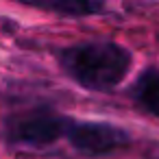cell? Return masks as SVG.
Returning <instances> with one entry per match:
<instances>
[{
	"instance_id": "cell-1",
	"label": "cell",
	"mask_w": 159,
	"mask_h": 159,
	"mask_svg": "<svg viewBox=\"0 0 159 159\" xmlns=\"http://www.w3.org/2000/svg\"><path fill=\"white\" fill-rule=\"evenodd\" d=\"M59 63L70 79L92 92L116 89L133 66V55L116 42H83L59 52Z\"/></svg>"
},
{
	"instance_id": "cell-2",
	"label": "cell",
	"mask_w": 159,
	"mask_h": 159,
	"mask_svg": "<svg viewBox=\"0 0 159 159\" xmlns=\"http://www.w3.org/2000/svg\"><path fill=\"white\" fill-rule=\"evenodd\" d=\"M66 135L70 144L85 155L98 157L120 150L129 144V133L120 126L105 124V122H68Z\"/></svg>"
},
{
	"instance_id": "cell-3",
	"label": "cell",
	"mask_w": 159,
	"mask_h": 159,
	"mask_svg": "<svg viewBox=\"0 0 159 159\" xmlns=\"http://www.w3.org/2000/svg\"><path fill=\"white\" fill-rule=\"evenodd\" d=\"M68 122L70 120L61 116H50V113L22 116L9 124V139L16 144L44 148V146L55 144L61 135H66Z\"/></svg>"
},
{
	"instance_id": "cell-4",
	"label": "cell",
	"mask_w": 159,
	"mask_h": 159,
	"mask_svg": "<svg viewBox=\"0 0 159 159\" xmlns=\"http://www.w3.org/2000/svg\"><path fill=\"white\" fill-rule=\"evenodd\" d=\"M133 96L142 109L159 118V70H146L137 79L133 87Z\"/></svg>"
},
{
	"instance_id": "cell-5",
	"label": "cell",
	"mask_w": 159,
	"mask_h": 159,
	"mask_svg": "<svg viewBox=\"0 0 159 159\" xmlns=\"http://www.w3.org/2000/svg\"><path fill=\"white\" fill-rule=\"evenodd\" d=\"M33 7L44 9V11H52V13H61L68 18H85V16H94V13L105 11L102 2H89V0H55V2H37Z\"/></svg>"
}]
</instances>
